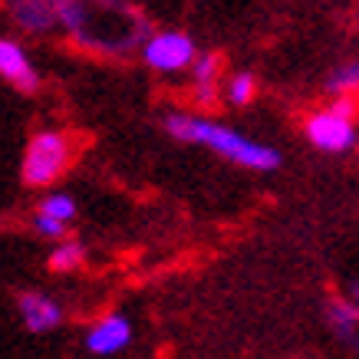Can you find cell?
<instances>
[{
  "label": "cell",
  "instance_id": "cell-1",
  "mask_svg": "<svg viewBox=\"0 0 359 359\" xmlns=\"http://www.w3.org/2000/svg\"><path fill=\"white\" fill-rule=\"evenodd\" d=\"M73 40L99 53H129L145 36V20L122 0H53Z\"/></svg>",
  "mask_w": 359,
  "mask_h": 359
},
{
  "label": "cell",
  "instance_id": "cell-2",
  "mask_svg": "<svg viewBox=\"0 0 359 359\" xmlns=\"http://www.w3.org/2000/svg\"><path fill=\"white\" fill-rule=\"evenodd\" d=\"M168 132L182 142H195V145H205L211 152L224 155L231 162L244 165V168H254V172H273L280 165V152H273L261 142L248 139L241 132L228 129V126H218V122L198 119V116H172L168 119Z\"/></svg>",
  "mask_w": 359,
  "mask_h": 359
},
{
  "label": "cell",
  "instance_id": "cell-3",
  "mask_svg": "<svg viewBox=\"0 0 359 359\" xmlns=\"http://www.w3.org/2000/svg\"><path fill=\"white\" fill-rule=\"evenodd\" d=\"M69 158H73V145L63 132H36L23 155V182L33 188L53 185L69 168Z\"/></svg>",
  "mask_w": 359,
  "mask_h": 359
},
{
  "label": "cell",
  "instance_id": "cell-4",
  "mask_svg": "<svg viewBox=\"0 0 359 359\" xmlns=\"http://www.w3.org/2000/svg\"><path fill=\"white\" fill-rule=\"evenodd\" d=\"M353 112L356 102L353 99H339L337 106L320 109L306 119V135L320 152H346L356 145V126H353Z\"/></svg>",
  "mask_w": 359,
  "mask_h": 359
},
{
  "label": "cell",
  "instance_id": "cell-5",
  "mask_svg": "<svg viewBox=\"0 0 359 359\" xmlns=\"http://www.w3.org/2000/svg\"><path fill=\"white\" fill-rule=\"evenodd\" d=\"M142 56L152 69H162V73H175V69H185V66L195 63V43L188 33L178 30H165L155 33L149 43L142 46Z\"/></svg>",
  "mask_w": 359,
  "mask_h": 359
},
{
  "label": "cell",
  "instance_id": "cell-6",
  "mask_svg": "<svg viewBox=\"0 0 359 359\" xmlns=\"http://www.w3.org/2000/svg\"><path fill=\"white\" fill-rule=\"evenodd\" d=\"M0 76L13 83L20 93H36V86H40V76L33 69L30 56L23 53V46H17L13 40H4V36H0Z\"/></svg>",
  "mask_w": 359,
  "mask_h": 359
},
{
  "label": "cell",
  "instance_id": "cell-7",
  "mask_svg": "<svg viewBox=\"0 0 359 359\" xmlns=\"http://www.w3.org/2000/svg\"><path fill=\"white\" fill-rule=\"evenodd\" d=\"M129 339H132L129 320L122 313H112L89 330L86 346H89V353H96V356H112V353H119V349L129 346Z\"/></svg>",
  "mask_w": 359,
  "mask_h": 359
},
{
  "label": "cell",
  "instance_id": "cell-8",
  "mask_svg": "<svg viewBox=\"0 0 359 359\" xmlns=\"http://www.w3.org/2000/svg\"><path fill=\"white\" fill-rule=\"evenodd\" d=\"M17 306H20V316H23V323H27L30 333L56 330L60 320H63V310L56 306V300H50V297H43V294H20Z\"/></svg>",
  "mask_w": 359,
  "mask_h": 359
},
{
  "label": "cell",
  "instance_id": "cell-9",
  "mask_svg": "<svg viewBox=\"0 0 359 359\" xmlns=\"http://www.w3.org/2000/svg\"><path fill=\"white\" fill-rule=\"evenodd\" d=\"M11 17L27 33H43L53 27V20H60L53 0H11Z\"/></svg>",
  "mask_w": 359,
  "mask_h": 359
},
{
  "label": "cell",
  "instance_id": "cell-10",
  "mask_svg": "<svg viewBox=\"0 0 359 359\" xmlns=\"http://www.w3.org/2000/svg\"><path fill=\"white\" fill-rule=\"evenodd\" d=\"M330 327L337 330L343 339H349V343H353V327H359L356 304H333V306H330Z\"/></svg>",
  "mask_w": 359,
  "mask_h": 359
},
{
  "label": "cell",
  "instance_id": "cell-11",
  "mask_svg": "<svg viewBox=\"0 0 359 359\" xmlns=\"http://www.w3.org/2000/svg\"><path fill=\"white\" fill-rule=\"evenodd\" d=\"M215 73H218V56H201L195 63V83H198V96L211 106V83H215Z\"/></svg>",
  "mask_w": 359,
  "mask_h": 359
},
{
  "label": "cell",
  "instance_id": "cell-12",
  "mask_svg": "<svg viewBox=\"0 0 359 359\" xmlns=\"http://www.w3.org/2000/svg\"><path fill=\"white\" fill-rule=\"evenodd\" d=\"M79 261H83V244H76V241H69V244H63V248H56L50 254V267L60 273L79 267Z\"/></svg>",
  "mask_w": 359,
  "mask_h": 359
},
{
  "label": "cell",
  "instance_id": "cell-13",
  "mask_svg": "<svg viewBox=\"0 0 359 359\" xmlns=\"http://www.w3.org/2000/svg\"><path fill=\"white\" fill-rule=\"evenodd\" d=\"M254 93H257V83H254L250 73H238V76L228 83V99L234 106H248L250 99H254Z\"/></svg>",
  "mask_w": 359,
  "mask_h": 359
},
{
  "label": "cell",
  "instance_id": "cell-14",
  "mask_svg": "<svg viewBox=\"0 0 359 359\" xmlns=\"http://www.w3.org/2000/svg\"><path fill=\"white\" fill-rule=\"evenodd\" d=\"M40 211L43 215H53V218L60 221H73V215H76V201L69 195H46L43 205H40Z\"/></svg>",
  "mask_w": 359,
  "mask_h": 359
},
{
  "label": "cell",
  "instance_id": "cell-15",
  "mask_svg": "<svg viewBox=\"0 0 359 359\" xmlns=\"http://www.w3.org/2000/svg\"><path fill=\"white\" fill-rule=\"evenodd\" d=\"M330 89H333V93H339V96L356 93V89H359V63H346L343 69H337V73H333V79H330Z\"/></svg>",
  "mask_w": 359,
  "mask_h": 359
},
{
  "label": "cell",
  "instance_id": "cell-16",
  "mask_svg": "<svg viewBox=\"0 0 359 359\" xmlns=\"http://www.w3.org/2000/svg\"><path fill=\"white\" fill-rule=\"evenodd\" d=\"M36 231L43 234V238H63V231H66V221L53 218V215H43V211H36Z\"/></svg>",
  "mask_w": 359,
  "mask_h": 359
},
{
  "label": "cell",
  "instance_id": "cell-17",
  "mask_svg": "<svg viewBox=\"0 0 359 359\" xmlns=\"http://www.w3.org/2000/svg\"><path fill=\"white\" fill-rule=\"evenodd\" d=\"M349 297H353V304L359 306V283H353V287H349Z\"/></svg>",
  "mask_w": 359,
  "mask_h": 359
}]
</instances>
